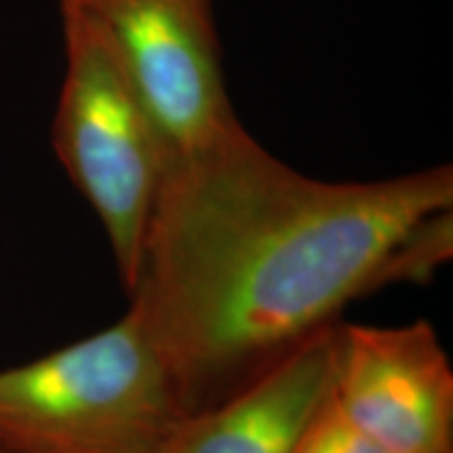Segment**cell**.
<instances>
[{"label":"cell","mask_w":453,"mask_h":453,"mask_svg":"<svg viewBox=\"0 0 453 453\" xmlns=\"http://www.w3.org/2000/svg\"><path fill=\"white\" fill-rule=\"evenodd\" d=\"M451 206V166L332 183L288 166L243 127L173 157L128 298L185 413L393 283L405 243Z\"/></svg>","instance_id":"6da1fadb"},{"label":"cell","mask_w":453,"mask_h":453,"mask_svg":"<svg viewBox=\"0 0 453 453\" xmlns=\"http://www.w3.org/2000/svg\"><path fill=\"white\" fill-rule=\"evenodd\" d=\"M332 396L387 453H453V370L428 321L340 324Z\"/></svg>","instance_id":"5b68a950"},{"label":"cell","mask_w":453,"mask_h":453,"mask_svg":"<svg viewBox=\"0 0 453 453\" xmlns=\"http://www.w3.org/2000/svg\"><path fill=\"white\" fill-rule=\"evenodd\" d=\"M183 416L133 309L93 336L0 370V453H151Z\"/></svg>","instance_id":"7a4b0ae2"},{"label":"cell","mask_w":453,"mask_h":453,"mask_svg":"<svg viewBox=\"0 0 453 453\" xmlns=\"http://www.w3.org/2000/svg\"><path fill=\"white\" fill-rule=\"evenodd\" d=\"M65 72L53 150L104 225L127 294L170 162L168 147L97 21L61 0Z\"/></svg>","instance_id":"3957f363"},{"label":"cell","mask_w":453,"mask_h":453,"mask_svg":"<svg viewBox=\"0 0 453 453\" xmlns=\"http://www.w3.org/2000/svg\"><path fill=\"white\" fill-rule=\"evenodd\" d=\"M292 453H387L372 439H367L344 416L332 396V388L319 410L313 413Z\"/></svg>","instance_id":"52a82bcc"},{"label":"cell","mask_w":453,"mask_h":453,"mask_svg":"<svg viewBox=\"0 0 453 453\" xmlns=\"http://www.w3.org/2000/svg\"><path fill=\"white\" fill-rule=\"evenodd\" d=\"M118 55L170 160L217 143L237 120L214 0H76Z\"/></svg>","instance_id":"277c9868"},{"label":"cell","mask_w":453,"mask_h":453,"mask_svg":"<svg viewBox=\"0 0 453 453\" xmlns=\"http://www.w3.org/2000/svg\"><path fill=\"white\" fill-rule=\"evenodd\" d=\"M340 321L217 403L185 413L151 453H292L334 384Z\"/></svg>","instance_id":"8992f818"}]
</instances>
